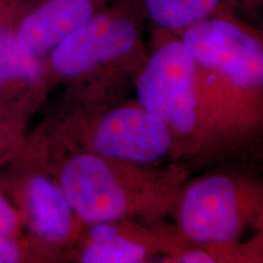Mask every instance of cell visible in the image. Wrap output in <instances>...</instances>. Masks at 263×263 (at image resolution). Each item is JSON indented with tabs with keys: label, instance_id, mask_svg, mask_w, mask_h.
<instances>
[{
	"label": "cell",
	"instance_id": "10",
	"mask_svg": "<svg viewBox=\"0 0 263 263\" xmlns=\"http://www.w3.org/2000/svg\"><path fill=\"white\" fill-rule=\"evenodd\" d=\"M112 0H17L10 16L16 37L45 60L66 37Z\"/></svg>",
	"mask_w": 263,
	"mask_h": 263
},
{
	"label": "cell",
	"instance_id": "16",
	"mask_svg": "<svg viewBox=\"0 0 263 263\" xmlns=\"http://www.w3.org/2000/svg\"><path fill=\"white\" fill-rule=\"evenodd\" d=\"M262 32H263V31H262Z\"/></svg>",
	"mask_w": 263,
	"mask_h": 263
},
{
	"label": "cell",
	"instance_id": "15",
	"mask_svg": "<svg viewBox=\"0 0 263 263\" xmlns=\"http://www.w3.org/2000/svg\"><path fill=\"white\" fill-rule=\"evenodd\" d=\"M0 263H3V262H2V261H0Z\"/></svg>",
	"mask_w": 263,
	"mask_h": 263
},
{
	"label": "cell",
	"instance_id": "7",
	"mask_svg": "<svg viewBox=\"0 0 263 263\" xmlns=\"http://www.w3.org/2000/svg\"><path fill=\"white\" fill-rule=\"evenodd\" d=\"M0 188L17 209L38 262H64L85 224L26 137L0 161Z\"/></svg>",
	"mask_w": 263,
	"mask_h": 263
},
{
	"label": "cell",
	"instance_id": "14",
	"mask_svg": "<svg viewBox=\"0 0 263 263\" xmlns=\"http://www.w3.org/2000/svg\"><path fill=\"white\" fill-rule=\"evenodd\" d=\"M16 2L17 0H0V25L10 17Z\"/></svg>",
	"mask_w": 263,
	"mask_h": 263
},
{
	"label": "cell",
	"instance_id": "9",
	"mask_svg": "<svg viewBox=\"0 0 263 263\" xmlns=\"http://www.w3.org/2000/svg\"><path fill=\"white\" fill-rule=\"evenodd\" d=\"M51 88L45 60L20 43L9 17L0 25V115L28 132Z\"/></svg>",
	"mask_w": 263,
	"mask_h": 263
},
{
	"label": "cell",
	"instance_id": "8",
	"mask_svg": "<svg viewBox=\"0 0 263 263\" xmlns=\"http://www.w3.org/2000/svg\"><path fill=\"white\" fill-rule=\"evenodd\" d=\"M183 240L172 224L115 221L85 224L64 262L149 263L170 262Z\"/></svg>",
	"mask_w": 263,
	"mask_h": 263
},
{
	"label": "cell",
	"instance_id": "5",
	"mask_svg": "<svg viewBox=\"0 0 263 263\" xmlns=\"http://www.w3.org/2000/svg\"><path fill=\"white\" fill-rule=\"evenodd\" d=\"M168 218L183 242L232 246L263 235V178L217 164L183 184Z\"/></svg>",
	"mask_w": 263,
	"mask_h": 263
},
{
	"label": "cell",
	"instance_id": "4",
	"mask_svg": "<svg viewBox=\"0 0 263 263\" xmlns=\"http://www.w3.org/2000/svg\"><path fill=\"white\" fill-rule=\"evenodd\" d=\"M39 124L62 145L107 159L140 164L180 162L168 127L134 98L87 103L65 100L57 112Z\"/></svg>",
	"mask_w": 263,
	"mask_h": 263
},
{
	"label": "cell",
	"instance_id": "1",
	"mask_svg": "<svg viewBox=\"0 0 263 263\" xmlns=\"http://www.w3.org/2000/svg\"><path fill=\"white\" fill-rule=\"evenodd\" d=\"M196 65L201 144L195 162L226 163L263 145V32L236 12L177 33Z\"/></svg>",
	"mask_w": 263,
	"mask_h": 263
},
{
	"label": "cell",
	"instance_id": "12",
	"mask_svg": "<svg viewBox=\"0 0 263 263\" xmlns=\"http://www.w3.org/2000/svg\"><path fill=\"white\" fill-rule=\"evenodd\" d=\"M0 261L3 263L38 262L21 216L0 188Z\"/></svg>",
	"mask_w": 263,
	"mask_h": 263
},
{
	"label": "cell",
	"instance_id": "2",
	"mask_svg": "<svg viewBox=\"0 0 263 263\" xmlns=\"http://www.w3.org/2000/svg\"><path fill=\"white\" fill-rule=\"evenodd\" d=\"M26 140L84 224L164 221L190 177L188 164L177 161L140 164L62 145L41 124L28 130Z\"/></svg>",
	"mask_w": 263,
	"mask_h": 263
},
{
	"label": "cell",
	"instance_id": "6",
	"mask_svg": "<svg viewBox=\"0 0 263 263\" xmlns=\"http://www.w3.org/2000/svg\"><path fill=\"white\" fill-rule=\"evenodd\" d=\"M132 87L138 103L168 127L180 162H195L201 144L196 65L177 33L151 27L149 52Z\"/></svg>",
	"mask_w": 263,
	"mask_h": 263
},
{
	"label": "cell",
	"instance_id": "3",
	"mask_svg": "<svg viewBox=\"0 0 263 263\" xmlns=\"http://www.w3.org/2000/svg\"><path fill=\"white\" fill-rule=\"evenodd\" d=\"M140 0H112L66 37L45 59L52 87L65 100L123 97L149 52Z\"/></svg>",
	"mask_w": 263,
	"mask_h": 263
},
{
	"label": "cell",
	"instance_id": "13",
	"mask_svg": "<svg viewBox=\"0 0 263 263\" xmlns=\"http://www.w3.org/2000/svg\"><path fill=\"white\" fill-rule=\"evenodd\" d=\"M28 132L20 129L0 115V161L14 154Z\"/></svg>",
	"mask_w": 263,
	"mask_h": 263
},
{
	"label": "cell",
	"instance_id": "11",
	"mask_svg": "<svg viewBox=\"0 0 263 263\" xmlns=\"http://www.w3.org/2000/svg\"><path fill=\"white\" fill-rule=\"evenodd\" d=\"M151 27L179 33L211 16L257 9L263 0H140Z\"/></svg>",
	"mask_w": 263,
	"mask_h": 263
}]
</instances>
